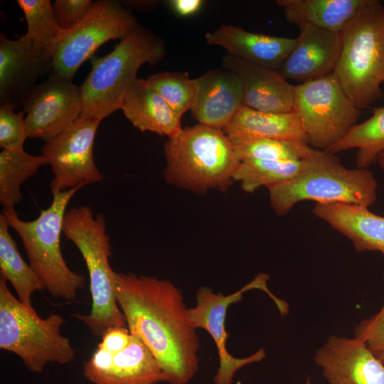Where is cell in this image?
<instances>
[{"label":"cell","instance_id":"obj_10","mask_svg":"<svg viewBox=\"0 0 384 384\" xmlns=\"http://www.w3.org/2000/svg\"><path fill=\"white\" fill-rule=\"evenodd\" d=\"M139 25L136 17L115 0L95 1L77 25L65 31L53 53V70L73 80L80 65L102 44L122 40Z\"/></svg>","mask_w":384,"mask_h":384},{"label":"cell","instance_id":"obj_38","mask_svg":"<svg viewBox=\"0 0 384 384\" xmlns=\"http://www.w3.org/2000/svg\"><path fill=\"white\" fill-rule=\"evenodd\" d=\"M377 161L378 162L381 169L384 171V151L379 154Z\"/></svg>","mask_w":384,"mask_h":384},{"label":"cell","instance_id":"obj_23","mask_svg":"<svg viewBox=\"0 0 384 384\" xmlns=\"http://www.w3.org/2000/svg\"><path fill=\"white\" fill-rule=\"evenodd\" d=\"M223 131L230 139L269 138L307 144L300 120L294 110L265 112L242 105Z\"/></svg>","mask_w":384,"mask_h":384},{"label":"cell","instance_id":"obj_9","mask_svg":"<svg viewBox=\"0 0 384 384\" xmlns=\"http://www.w3.org/2000/svg\"><path fill=\"white\" fill-rule=\"evenodd\" d=\"M294 111L316 149L327 150L357 124L358 108L330 74L294 86Z\"/></svg>","mask_w":384,"mask_h":384},{"label":"cell","instance_id":"obj_35","mask_svg":"<svg viewBox=\"0 0 384 384\" xmlns=\"http://www.w3.org/2000/svg\"><path fill=\"white\" fill-rule=\"evenodd\" d=\"M132 337V334L127 327L110 328L102 335V341L98 346L115 354L125 348L131 342Z\"/></svg>","mask_w":384,"mask_h":384},{"label":"cell","instance_id":"obj_1","mask_svg":"<svg viewBox=\"0 0 384 384\" xmlns=\"http://www.w3.org/2000/svg\"><path fill=\"white\" fill-rule=\"evenodd\" d=\"M115 295L130 333L151 351L166 382L188 383L198 370L200 343L181 290L168 279L115 272Z\"/></svg>","mask_w":384,"mask_h":384},{"label":"cell","instance_id":"obj_30","mask_svg":"<svg viewBox=\"0 0 384 384\" xmlns=\"http://www.w3.org/2000/svg\"><path fill=\"white\" fill-rule=\"evenodd\" d=\"M27 25L24 35L52 55L64 33L55 16L50 0H17Z\"/></svg>","mask_w":384,"mask_h":384},{"label":"cell","instance_id":"obj_21","mask_svg":"<svg viewBox=\"0 0 384 384\" xmlns=\"http://www.w3.org/2000/svg\"><path fill=\"white\" fill-rule=\"evenodd\" d=\"M313 213L348 238L357 251L384 254V216L344 203H316Z\"/></svg>","mask_w":384,"mask_h":384},{"label":"cell","instance_id":"obj_15","mask_svg":"<svg viewBox=\"0 0 384 384\" xmlns=\"http://www.w3.org/2000/svg\"><path fill=\"white\" fill-rule=\"evenodd\" d=\"M53 67L52 55L24 36H0V105L21 106L37 80Z\"/></svg>","mask_w":384,"mask_h":384},{"label":"cell","instance_id":"obj_17","mask_svg":"<svg viewBox=\"0 0 384 384\" xmlns=\"http://www.w3.org/2000/svg\"><path fill=\"white\" fill-rule=\"evenodd\" d=\"M298 28L294 46L277 72L300 83L332 74L341 52V33L311 24Z\"/></svg>","mask_w":384,"mask_h":384},{"label":"cell","instance_id":"obj_12","mask_svg":"<svg viewBox=\"0 0 384 384\" xmlns=\"http://www.w3.org/2000/svg\"><path fill=\"white\" fill-rule=\"evenodd\" d=\"M100 122V119L80 117L41 147V155L53 172L50 183L53 194L104 179L93 157L95 138Z\"/></svg>","mask_w":384,"mask_h":384},{"label":"cell","instance_id":"obj_31","mask_svg":"<svg viewBox=\"0 0 384 384\" xmlns=\"http://www.w3.org/2000/svg\"><path fill=\"white\" fill-rule=\"evenodd\" d=\"M146 81L181 118L191 110L196 83L187 72H160L150 76Z\"/></svg>","mask_w":384,"mask_h":384},{"label":"cell","instance_id":"obj_14","mask_svg":"<svg viewBox=\"0 0 384 384\" xmlns=\"http://www.w3.org/2000/svg\"><path fill=\"white\" fill-rule=\"evenodd\" d=\"M128 346L112 354L97 346L83 365L84 376L93 384H158L165 373L149 348L132 335Z\"/></svg>","mask_w":384,"mask_h":384},{"label":"cell","instance_id":"obj_22","mask_svg":"<svg viewBox=\"0 0 384 384\" xmlns=\"http://www.w3.org/2000/svg\"><path fill=\"white\" fill-rule=\"evenodd\" d=\"M121 110L141 132L171 138L182 129L181 117L146 80L138 78L124 98Z\"/></svg>","mask_w":384,"mask_h":384},{"label":"cell","instance_id":"obj_29","mask_svg":"<svg viewBox=\"0 0 384 384\" xmlns=\"http://www.w3.org/2000/svg\"><path fill=\"white\" fill-rule=\"evenodd\" d=\"M240 161L302 160L312 150L308 144L269 138H237L230 139Z\"/></svg>","mask_w":384,"mask_h":384},{"label":"cell","instance_id":"obj_32","mask_svg":"<svg viewBox=\"0 0 384 384\" xmlns=\"http://www.w3.org/2000/svg\"><path fill=\"white\" fill-rule=\"evenodd\" d=\"M11 104L0 105V146L2 149L24 150L28 138L23 110L16 112Z\"/></svg>","mask_w":384,"mask_h":384},{"label":"cell","instance_id":"obj_24","mask_svg":"<svg viewBox=\"0 0 384 384\" xmlns=\"http://www.w3.org/2000/svg\"><path fill=\"white\" fill-rule=\"evenodd\" d=\"M368 0H277L286 20L298 27L311 24L341 33Z\"/></svg>","mask_w":384,"mask_h":384},{"label":"cell","instance_id":"obj_2","mask_svg":"<svg viewBox=\"0 0 384 384\" xmlns=\"http://www.w3.org/2000/svg\"><path fill=\"white\" fill-rule=\"evenodd\" d=\"M302 160L303 168L295 177L268 188L277 215H286L306 200L366 208L376 201L378 183L368 169L346 168L334 154L314 148Z\"/></svg>","mask_w":384,"mask_h":384},{"label":"cell","instance_id":"obj_28","mask_svg":"<svg viewBox=\"0 0 384 384\" xmlns=\"http://www.w3.org/2000/svg\"><path fill=\"white\" fill-rule=\"evenodd\" d=\"M303 166V160L245 159L240 161L233 179L245 192L253 193L260 187L268 188L293 178Z\"/></svg>","mask_w":384,"mask_h":384},{"label":"cell","instance_id":"obj_6","mask_svg":"<svg viewBox=\"0 0 384 384\" xmlns=\"http://www.w3.org/2000/svg\"><path fill=\"white\" fill-rule=\"evenodd\" d=\"M341 48L333 74L354 105L379 99L384 82V6L368 0L341 32Z\"/></svg>","mask_w":384,"mask_h":384},{"label":"cell","instance_id":"obj_19","mask_svg":"<svg viewBox=\"0 0 384 384\" xmlns=\"http://www.w3.org/2000/svg\"><path fill=\"white\" fill-rule=\"evenodd\" d=\"M196 94L191 112L202 124L224 129L242 105V88L238 76L227 69L206 72L194 79Z\"/></svg>","mask_w":384,"mask_h":384},{"label":"cell","instance_id":"obj_4","mask_svg":"<svg viewBox=\"0 0 384 384\" xmlns=\"http://www.w3.org/2000/svg\"><path fill=\"white\" fill-rule=\"evenodd\" d=\"M63 233L80 252L89 273L91 311L75 316L95 336L102 337L110 328L127 327L115 295V272L109 262L112 246L104 215H95L87 206L73 207L65 213Z\"/></svg>","mask_w":384,"mask_h":384},{"label":"cell","instance_id":"obj_26","mask_svg":"<svg viewBox=\"0 0 384 384\" xmlns=\"http://www.w3.org/2000/svg\"><path fill=\"white\" fill-rule=\"evenodd\" d=\"M48 164L42 155L34 156L24 150L2 149L0 152V203L3 209L14 208L21 201V188L40 167Z\"/></svg>","mask_w":384,"mask_h":384},{"label":"cell","instance_id":"obj_25","mask_svg":"<svg viewBox=\"0 0 384 384\" xmlns=\"http://www.w3.org/2000/svg\"><path fill=\"white\" fill-rule=\"evenodd\" d=\"M4 215H0V270L1 276L14 288L18 300L28 309L34 310L31 297L33 292L46 289L41 279L28 265L11 237Z\"/></svg>","mask_w":384,"mask_h":384},{"label":"cell","instance_id":"obj_36","mask_svg":"<svg viewBox=\"0 0 384 384\" xmlns=\"http://www.w3.org/2000/svg\"><path fill=\"white\" fill-rule=\"evenodd\" d=\"M167 4L176 14L182 17L191 16L196 14L203 7L202 0H171Z\"/></svg>","mask_w":384,"mask_h":384},{"label":"cell","instance_id":"obj_3","mask_svg":"<svg viewBox=\"0 0 384 384\" xmlns=\"http://www.w3.org/2000/svg\"><path fill=\"white\" fill-rule=\"evenodd\" d=\"M169 183L196 193L225 192L240 161L223 129L198 124L182 128L164 146Z\"/></svg>","mask_w":384,"mask_h":384},{"label":"cell","instance_id":"obj_33","mask_svg":"<svg viewBox=\"0 0 384 384\" xmlns=\"http://www.w3.org/2000/svg\"><path fill=\"white\" fill-rule=\"evenodd\" d=\"M355 338L363 341L384 363V305L377 314L358 325Z\"/></svg>","mask_w":384,"mask_h":384},{"label":"cell","instance_id":"obj_13","mask_svg":"<svg viewBox=\"0 0 384 384\" xmlns=\"http://www.w3.org/2000/svg\"><path fill=\"white\" fill-rule=\"evenodd\" d=\"M28 138L45 142L53 139L80 117L82 108L81 87L53 70L23 98Z\"/></svg>","mask_w":384,"mask_h":384},{"label":"cell","instance_id":"obj_7","mask_svg":"<svg viewBox=\"0 0 384 384\" xmlns=\"http://www.w3.org/2000/svg\"><path fill=\"white\" fill-rule=\"evenodd\" d=\"M77 186L53 194L50 205L41 210L31 221L19 218L14 208L3 209L8 225L22 240L29 265L54 298L74 300L85 286V277L67 265L61 252L60 235L67 206L73 196L82 188Z\"/></svg>","mask_w":384,"mask_h":384},{"label":"cell","instance_id":"obj_27","mask_svg":"<svg viewBox=\"0 0 384 384\" xmlns=\"http://www.w3.org/2000/svg\"><path fill=\"white\" fill-rule=\"evenodd\" d=\"M357 149L356 163L359 168L368 169L384 151V106L374 110L366 121L356 124L337 144L327 149L336 154Z\"/></svg>","mask_w":384,"mask_h":384},{"label":"cell","instance_id":"obj_5","mask_svg":"<svg viewBox=\"0 0 384 384\" xmlns=\"http://www.w3.org/2000/svg\"><path fill=\"white\" fill-rule=\"evenodd\" d=\"M165 54L163 41L139 24L110 53L92 56L91 70L80 86V117L102 121L120 110L125 95L138 79L139 68L159 63Z\"/></svg>","mask_w":384,"mask_h":384},{"label":"cell","instance_id":"obj_20","mask_svg":"<svg viewBox=\"0 0 384 384\" xmlns=\"http://www.w3.org/2000/svg\"><path fill=\"white\" fill-rule=\"evenodd\" d=\"M205 38L208 44L220 46L230 55L275 71L296 41V38L253 33L233 25H222L207 32Z\"/></svg>","mask_w":384,"mask_h":384},{"label":"cell","instance_id":"obj_18","mask_svg":"<svg viewBox=\"0 0 384 384\" xmlns=\"http://www.w3.org/2000/svg\"><path fill=\"white\" fill-rule=\"evenodd\" d=\"M223 68L235 73L242 88V105L265 112L294 110V86L277 71L225 54Z\"/></svg>","mask_w":384,"mask_h":384},{"label":"cell","instance_id":"obj_37","mask_svg":"<svg viewBox=\"0 0 384 384\" xmlns=\"http://www.w3.org/2000/svg\"><path fill=\"white\" fill-rule=\"evenodd\" d=\"M127 3H122L125 6L129 5L130 7H135V9L137 10H144L151 9L152 5L156 4V1H127Z\"/></svg>","mask_w":384,"mask_h":384},{"label":"cell","instance_id":"obj_16","mask_svg":"<svg viewBox=\"0 0 384 384\" xmlns=\"http://www.w3.org/2000/svg\"><path fill=\"white\" fill-rule=\"evenodd\" d=\"M314 361L328 384H384V363L356 338L331 336Z\"/></svg>","mask_w":384,"mask_h":384},{"label":"cell","instance_id":"obj_39","mask_svg":"<svg viewBox=\"0 0 384 384\" xmlns=\"http://www.w3.org/2000/svg\"><path fill=\"white\" fill-rule=\"evenodd\" d=\"M305 384H311L309 378L307 379V380L306 381V383Z\"/></svg>","mask_w":384,"mask_h":384},{"label":"cell","instance_id":"obj_8","mask_svg":"<svg viewBox=\"0 0 384 384\" xmlns=\"http://www.w3.org/2000/svg\"><path fill=\"white\" fill-rule=\"evenodd\" d=\"M64 323L58 314L39 317L13 295L6 279L0 277V348L16 354L28 370L41 373L48 363L73 361L76 353L60 333Z\"/></svg>","mask_w":384,"mask_h":384},{"label":"cell","instance_id":"obj_11","mask_svg":"<svg viewBox=\"0 0 384 384\" xmlns=\"http://www.w3.org/2000/svg\"><path fill=\"white\" fill-rule=\"evenodd\" d=\"M269 279L267 274L260 273L241 289L228 295L221 292L215 293L208 287H202L197 290L196 304L194 307L189 308V312L195 327L206 331L215 343L219 358V368L214 378L215 384H231L235 373L240 368L260 362L266 357L263 348L245 358H235L230 354L226 347L229 334L225 330V319L228 307L240 302L245 292L254 289L266 292L282 315L287 314V304L268 289L267 284Z\"/></svg>","mask_w":384,"mask_h":384},{"label":"cell","instance_id":"obj_34","mask_svg":"<svg viewBox=\"0 0 384 384\" xmlns=\"http://www.w3.org/2000/svg\"><path fill=\"white\" fill-rule=\"evenodd\" d=\"M94 4L91 0H55L52 7L59 26L68 31L87 15Z\"/></svg>","mask_w":384,"mask_h":384}]
</instances>
